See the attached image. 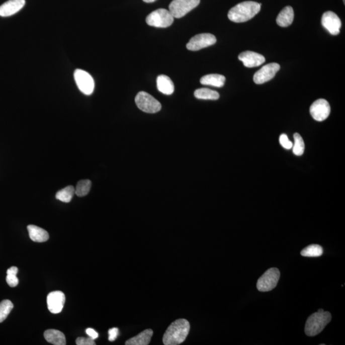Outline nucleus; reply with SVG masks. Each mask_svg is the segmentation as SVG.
Listing matches in <instances>:
<instances>
[{
    "instance_id": "1",
    "label": "nucleus",
    "mask_w": 345,
    "mask_h": 345,
    "mask_svg": "<svg viewBox=\"0 0 345 345\" xmlns=\"http://www.w3.org/2000/svg\"><path fill=\"white\" fill-rule=\"evenodd\" d=\"M190 330V322L186 319H179L167 327L163 335L165 345H178L185 341Z\"/></svg>"
},
{
    "instance_id": "2",
    "label": "nucleus",
    "mask_w": 345,
    "mask_h": 345,
    "mask_svg": "<svg viewBox=\"0 0 345 345\" xmlns=\"http://www.w3.org/2000/svg\"><path fill=\"white\" fill-rule=\"evenodd\" d=\"M262 4L247 1L242 2L230 9L228 14L229 20L234 23H244L251 20L261 10Z\"/></svg>"
},
{
    "instance_id": "3",
    "label": "nucleus",
    "mask_w": 345,
    "mask_h": 345,
    "mask_svg": "<svg viewBox=\"0 0 345 345\" xmlns=\"http://www.w3.org/2000/svg\"><path fill=\"white\" fill-rule=\"evenodd\" d=\"M331 314L328 311H317L312 314L306 321L305 334L308 336H315L320 334L331 320Z\"/></svg>"
},
{
    "instance_id": "4",
    "label": "nucleus",
    "mask_w": 345,
    "mask_h": 345,
    "mask_svg": "<svg viewBox=\"0 0 345 345\" xmlns=\"http://www.w3.org/2000/svg\"><path fill=\"white\" fill-rule=\"evenodd\" d=\"M174 21V16L169 11L164 9H159L152 12L146 19V22L149 26L157 28L169 27Z\"/></svg>"
},
{
    "instance_id": "5",
    "label": "nucleus",
    "mask_w": 345,
    "mask_h": 345,
    "mask_svg": "<svg viewBox=\"0 0 345 345\" xmlns=\"http://www.w3.org/2000/svg\"><path fill=\"white\" fill-rule=\"evenodd\" d=\"M135 102L139 110L145 113H156L161 110L159 102L145 92H140L137 94Z\"/></svg>"
},
{
    "instance_id": "6",
    "label": "nucleus",
    "mask_w": 345,
    "mask_h": 345,
    "mask_svg": "<svg viewBox=\"0 0 345 345\" xmlns=\"http://www.w3.org/2000/svg\"><path fill=\"white\" fill-rule=\"evenodd\" d=\"M280 278V271L278 269H269L257 280V289L262 292L271 291L277 286Z\"/></svg>"
},
{
    "instance_id": "7",
    "label": "nucleus",
    "mask_w": 345,
    "mask_h": 345,
    "mask_svg": "<svg viewBox=\"0 0 345 345\" xmlns=\"http://www.w3.org/2000/svg\"><path fill=\"white\" fill-rule=\"evenodd\" d=\"M200 0H174L169 4V11L174 18H181L195 9Z\"/></svg>"
},
{
    "instance_id": "8",
    "label": "nucleus",
    "mask_w": 345,
    "mask_h": 345,
    "mask_svg": "<svg viewBox=\"0 0 345 345\" xmlns=\"http://www.w3.org/2000/svg\"><path fill=\"white\" fill-rule=\"evenodd\" d=\"M74 77L79 91L84 95L90 96L93 93L95 82L89 73L81 69L75 70Z\"/></svg>"
},
{
    "instance_id": "9",
    "label": "nucleus",
    "mask_w": 345,
    "mask_h": 345,
    "mask_svg": "<svg viewBox=\"0 0 345 345\" xmlns=\"http://www.w3.org/2000/svg\"><path fill=\"white\" fill-rule=\"evenodd\" d=\"M216 37L210 34H201L195 35L187 44V48L190 51H197L216 44Z\"/></svg>"
},
{
    "instance_id": "10",
    "label": "nucleus",
    "mask_w": 345,
    "mask_h": 345,
    "mask_svg": "<svg viewBox=\"0 0 345 345\" xmlns=\"http://www.w3.org/2000/svg\"><path fill=\"white\" fill-rule=\"evenodd\" d=\"M330 113L329 103L325 99H318L312 104L310 107L311 117L316 121L322 122L327 119Z\"/></svg>"
},
{
    "instance_id": "11",
    "label": "nucleus",
    "mask_w": 345,
    "mask_h": 345,
    "mask_svg": "<svg viewBox=\"0 0 345 345\" xmlns=\"http://www.w3.org/2000/svg\"><path fill=\"white\" fill-rule=\"evenodd\" d=\"M280 69V65L278 63H271L264 65L261 69L255 73L253 77L254 82L257 84H261L270 81Z\"/></svg>"
},
{
    "instance_id": "12",
    "label": "nucleus",
    "mask_w": 345,
    "mask_h": 345,
    "mask_svg": "<svg viewBox=\"0 0 345 345\" xmlns=\"http://www.w3.org/2000/svg\"><path fill=\"white\" fill-rule=\"evenodd\" d=\"M321 25L332 35L339 34L341 21L338 16L331 11L326 12L321 18Z\"/></svg>"
},
{
    "instance_id": "13",
    "label": "nucleus",
    "mask_w": 345,
    "mask_h": 345,
    "mask_svg": "<svg viewBox=\"0 0 345 345\" xmlns=\"http://www.w3.org/2000/svg\"><path fill=\"white\" fill-rule=\"evenodd\" d=\"M65 302V294L61 291L49 293L47 297V304L49 311L52 313L58 314L62 311Z\"/></svg>"
},
{
    "instance_id": "14",
    "label": "nucleus",
    "mask_w": 345,
    "mask_h": 345,
    "mask_svg": "<svg viewBox=\"0 0 345 345\" xmlns=\"http://www.w3.org/2000/svg\"><path fill=\"white\" fill-rule=\"evenodd\" d=\"M238 59L242 61L245 67L248 68L258 67L266 61V58L262 54L249 51L240 53Z\"/></svg>"
},
{
    "instance_id": "15",
    "label": "nucleus",
    "mask_w": 345,
    "mask_h": 345,
    "mask_svg": "<svg viewBox=\"0 0 345 345\" xmlns=\"http://www.w3.org/2000/svg\"><path fill=\"white\" fill-rule=\"evenodd\" d=\"M25 6V0H9L0 6V16L9 17L18 13Z\"/></svg>"
},
{
    "instance_id": "16",
    "label": "nucleus",
    "mask_w": 345,
    "mask_h": 345,
    "mask_svg": "<svg viewBox=\"0 0 345 345\" xmlns=\"http://www.w3.org/2000/svg\"><path fill=\"white\" fill-rule=\"evenodd\" d=\"M294 18V9L290 6L286 7L279 14L276 23L281 27H288L292 24Z\"/></svg>"
},
{
    "instance_id": "17",
    "label": "nucleus",
    "mask_w": 345,
    "mask_h": 345,
    "mask_svg": "<svg viewBox=\"0 0 345 345\" xmlns=\"http://www.w3.org/2000/svg\"><path fill=\"white\" fill-rule=\"evenodd\" d=\"M153 334V330L149 328L143 330L132 338L125 342L126 345H148L150 343Z\"/></svg>"
},
{
    "instance_id": "18",
    "label": "nucleus",
    "mask_w": 345,
    "mask_h": 345,
    "mask_svg": "<svg viewBox=\"0 0 345 345\" xmlns=\"http://www.w3.org/2000/svg\"><path fill=\"white\" fill-rule=\"evenodd\" d=\"M27 228L30 238L34 242H44L49 239V233L44 229L32 224L28 226Z\"/></svg>"
},
{
    "instance_id": "19",
    "label": "nucleus",
    "mask_w": 345,
    "mask_h": 345,
    "mask_svg": "<svg viewBox=\"0 0 345 345\" xmlns=\"http://www.w3.org/2000/svg\"><path fill=\"white\" fill-rule=\"evenodd\" d=\"M157 87L159 91L165 95H171L174 92V84L168 76L160 75L157 79Z\"/></svg>"
},
{
    "instance_id": "20",
    "label": "nucleus",
    "mask_w": 345,
    "mask_h": 345,
    "mask_svg": "<svg viewBox=\"0 0 345 345\" xmlns=\"http://www.w3.org/2000/svg\"><path fill=\"white\" fill-rule=\"evenodd\" d=\"M46 341L54 345H65L66 339L64 334L60 330L55 329L47 330L44 332Z\"/></svg>"
},
{
    "instance_id": "21",
    "label": "nucleus",
    "mask_w": 345,
    "mask_h": 345,
    "mask_svg": "<svg viewBox=\"0 0 345 345\" xmlns=\"http://www.w3.org/2000/svg\"><path fill=\"white\" fill-rule=\"evenodd\" d=\"M226 77L223 75L212 74L204 75L201 78V84L215 87H223L225 83Z\"/></svg>"
},
{
    "instance_id": "22",
    "label": "nucleus",
    "mask_w": 345,
    "mask_h": 345,
    "mask_svg": "<svg viewBox=\"0 0 345 345\" xmlns=\"http://www.w3.org/2000/svg\"><path fill=\"white\" fill-rule=\"evenodd\" d=\"M195 96L196 98L203 100H217L219 98L218 92L209 89H197L195 92Z\"/></svg>"
},
{
    "instance_id": "23",
    "label": "nucleus",
    "mask_w": 345,
    "mask_h": 345,
    "mask_svg": "<svg viewBox=\"0 0 345 345\" xmlns=\"http://www.w3.org/2000/svg\"><path fill=\"white\" fill-rule=\"evenodd\" d=\"M75 194V188L72 186L66 187L59 191L56 195V199L64 203H69Z\"/></svg>"
},
{
    "instance_id": "24",
    "label": "nucleus",
    "mask_w": 345,
    "mask_h": 345,
    "mask_svg": "<svg viewBox=\"0 0 345 345\" xmlns=\"http://www.w3.org/2000/svg\"><path fill=\"white\" fill-rule=\"evenodd\" d=\"M323 253L322 247L318 244H311L304 248L301 252L302 256L319 257Z\"/></svg>"
},
{
    "instance_id": "25",
    "label": "nucleus",
    "mask_w": 345,
    "mask_h": 345,
    "mask_svg": "<svg viewBox=\"0 0 345 345\" xmlns=\"http://www.w3.org/2000/svg\"><path fill=\"white\" fill-rule=\"evenodd\" d=\"M92 183L89 180H82L78 182L76 188H75V194L79 197H84L88 195L91 191Z\"/></svg>"
},
{
    "instance_id": "26",
    "label": "nucleus",
    "mask_w": 345,
    "mask_h": 345,
    "mask_svg": "<svg viewBox=\"0 0 345 345\" xmlns=\"http://www.w3.org/2000/svg\"><path fill=\"white\" fill-rule=\"evenodd\" d=\"M13 308V302L9 300H4L0 302V323L6 320Z\"/></svg>"
},
{
    "instance_id": "27",
    "label": "nucleus",
    "mask_w": 345,
    "mask_h": 345,
    "mask_svg": "<svg viewBox=\"0 0 345 345\" xmlns=\"http://www.w3.org/2000/svg\"><path fill=\"white\" fill-rule=\"evenodd\" d=\"M294 144H293V152L295 155L301 156L304 152L305 145L303 139L299 134L295 133L294 135Z\"/></svg>"
},
{
    "instance_id": "28",
    "label": "nucleus",
    "mask_w": 345,
    "mask_h": 345,
    "mask_svg": "<svg viewBox=\"0 0 345 345\" xmlns=\"http://www.w3.org/2000/svg\"><path fill=\"white\" fill-rule=\"evenodd\" d=\"M18 273V269L16 267H12L7 271L6 281L7 284L10 286L11 287H16L19 284V280L17 276H16Z\"/></svg>"
},
{
    "instance_id": "29",
    "label": "nucleus",
    "mask_w": 345,
    "mask_h": 345,
    "mask_svg": "<svg viewBox=\"0 0 345 345\" xmlns=\"http://www.w3.org/2000/svg\"><path fill=\"white\" fill-rule=\"evenodd\" d=\"M280 142L281 145L282 146L283 148L287 149V150H290V149H291L293 147V143L292 141L288 139L287 134H281L280 138Z\"/></svg>"
},
{
    "instance_id": "30",
    "label": "nucleus",
    "mask_w": 345,
    "mask_h": 345,
    "mask_svg": "<svg viewBox=\"0 0 345 345\" xmlns=\"http://www.w3.org/2000/svg\"><path fill=\"white\" fill-rule=\"evenodd\" d=\"M76 344L77 345H95V340L91 338V337L86 338V337H77L76 341Z\"/></svg>"
},
{
    "instance_id": "31",
    "label": "nucleus",
    "mask_w": 345,
    "mask_h": 345,
    "mask_svg": "<svg viewBox=\"0 0 345 345\" xmlns=\"http://www.w3.org/2000/svg\"><path fill=\"white\" fill-rule=\"evenodd\" d=\"M109 341H114L117 338L118 335L119 334V328L114 327L109 330Z\"/></svg>"
},
{
    "instance_id": "32",
    "label": "nucleus",
    "mask_w": 345,
    "mask_h": 345,
    "mask_svg": "<svg viewBox=\"0 0 345 345\" xmlns=\"http://www.w3.org/2000/svg\"><path fill=\"white\" fill-rule=\"evenodd\" d=\"M86 333L89 337H91V338L94 340L98 338V337H99L98 333L95 330L93 329V328H87V329L86 330Z\"/></svg>"
},
{
    "instance_id": "33",
    "label": "nucleus",
    "mask_w": 345,
    "mask_h": 345,
    "mask_svg": "<svg viewBox=\"0 0 345 345\" xmlns=\"http://www.w3.org/2000/svg\"><path fill=\"white\" fill-rule=\"evenodd\" d=\"M144 2H145V3H153V2H154L156 1V0H143Z\"/></svg>"
},
{
    "instance_id": "34",
    "label": "nucleus",
    "mask_w": 345,
    "mask_h": 345,
    "mask_svg": "<svg viewBox=\"0 0 345 345\" xmlns=\"http://www.w3.org/2000/svg\"><path fill=\"white\" fill-rule=\"evenodd\" d=\"M318 312H323V311H324V310H323V309H318Z\"/></svg>"
},
{
    "instance_id": "35",
    "label": "nucleus",
    "mask_w": 345,
    "mask_h": 345,
    "mask_svg": "<svg viewBox=\"0 0 345 345\" xmlns=\"http://www.w3.org/2000/svg\"><path fill=\"white\" fill-rule=\"evenodd\" d=\"M344 4H345V0H343Z\"/></svg>"
}]
</instances>
